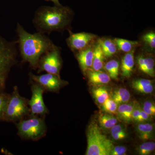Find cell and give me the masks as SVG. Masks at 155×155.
Here are the masks:
<instances>
[{"label":"cell","instance_id":"obj_35","mask_svg":"<svg viewBox=\"0 0 155 155\" xmlns=\"http://www.w3.org/2000/svg\"><path fill=\"white\" fill-rule=\"evenodd\" d=\"M137 61L139 69L142 72L144 67L145 58L143 56H140L137 58Z\"/></svg>","mask_w":155,"mask_h":155},{"label":"cell","instance_id":"obj_24","mask_svg":"<svg viewBox=\"0 0 155 155\" xmlns=\"http://www.w3.org/2000/svg\"><path fill=\"white\" fill-rule=\"evenodd\" d=\"M10 94L3 92L0 93V121L4 120V116Z\"/></svg>","mask_w":155,"mask_h":155},{"label":"cell","instance_id":"obj_21","mask_svg":"<svg viewBox=\"0 0 155 155\" xmlns=\"http://www.w3.org/2000/svg\"><path fill=\"white\" fill-rule=\"evenodd\" d=\"M112 137L116 140H122L127 136L125 128L120 125H116L111 128Z\"/></svg>","mask_w":155,"mask_h":155},{"label":"cell","instance_id":"obj_29","mask_svg":"<svg viewBox=\"0 0 155 155\" xmlns=\"http://www.w3.org/2000/svg\"><path fill=\"white\" fill-rule=\"evenodd\" d=\"M151 84H152L151 80L146 79H139L133 81L131 85L134 88L137 87L146 86Z\"/></svg>","mask_w":155,"mask_h":155},{"label":"cell","instance_id":"obj_36","mask_svg":"<svg viewBox=\"0 0 155 155\" xmlns=\"http://www.w3.org/2000/svg\"><path fill=\"white\" fill-rule=\"evenodd\" d=\"M142 110L150 116H153L155 115V110L150 109L146 107H143Z\"/></svg>","mask_w":155,"mask_h":155},{"label":"cell","instance_id":"obj_3","mask_svg":"<svg viewBox=\"0 0 155 155\" xmlns=\"http://www.w3.org/2000/svg\"><path fill=\"white\" fill-rule=\"evenodd\" d=\"M86 155H110L114 147L112 141L102 132L94 122L89 126L87 133Z\"/></svg>","mask_w":155,"mask_h":155},{"label":"cell","instance_id":"obj_6","mask_svg":"<svg viewBox=\"0 0 155 155\" xmlns=\"http://www.w3.org/2000/svg\"><path fill=\"white\" fill-rule=\"evenodd\" d=\"M17 125L18 135L24 139L38 140L46 134L47 126L44 119L36 116L22 119Z\"/></svg>","mask_w":155,"mask_h":155},{"label":"cell","instance_id":"obj_38","mask_svg":"<svg viewBox=\"0 0 155 155\" xmlns=\"http://www.w3.org/2000/svg\"><path fill=\"white\" fill-rule=\"evenodd\" d=\"M47 1H51V2H53L57 6H61V5H60V2H59V0H47Z\"/></svg>","mask_w":155,"mask_h":155},{"label":"cell","instance_id":"obj_5","mask_svg":"<svg viewBox=\"0 0 155 155\" xmlns=\"http://www.w3.org/2000/svg\"><path fill=\"white\" fill-rule=\"evenodd\" d=\"M28 101L19 94L18 87L15 86L10 95L3 121L16 122L30 114Z\"/></svg>","mask_w":155,"mask_h":155},{"label":"cell","instance_id":"obj_28","mask_svg":"<svg viewBox=\"0 0 155 155\" xmlns=\"http://www.w3.org/2000/svg\"><path fill=\"white\" fill-rule=\"evenodd\" d=\"M128 104H123L119 106L117 108L116 114L117 116L120 119L124 121L125 119V114L127 112V108H128Z\"/></svg>","mask_w":155,"mask_h":155},{"label":"cell","instance_id":"obj_9","mask_svg":"<svg viewBox=\"0 0 155 155\" xmlns=\"http://www.w3.org/2000/svg\"><path fill=\"white\" fill-rule=\"evenodd\" d=\"M30 77L35 83L38 84L45 91H58L65 84L64 81L61 80L60 77L51 73L37 75L31 73Z\"/></svg>","mask_w":155,"mask_h":155},{"label":"cell","instance_id":"obj_14","mask_svg":"<svg viewBox=\"0 0 155 155\" xmlns=\"http://www.w3.org/2000/svg\"><path fill=\"white\" fill-rule=\"evenodd\" d=\"M137 130L139 138L143 141H146L153 137V125L149 123L140 124L137 126Z\"/></svg>","mask_w":155,"mask_h":155},{"label":"cell","instance_id":"obj_15","mask_svg":"<svg viewBox=\"0 0 155 155\" xmlns=\"http://www.w3.org/2000/svg\"><path fill=\"white\" fill-rule=\"evenodd\" d=\"M100 44L104 56L106 58H110L114 55L117 51V47L115 42L110 39H99Z\"/></svg>","mask_w":155,"mask_h":155},{"label":"cell","instance_id":"obj_2","mask_svg":"<svg viewBox=\"0 0 155 155\" xmlns=\"http://www.w3.org/2000/svg\"><path fill=\"white\" fill-rule=\"evenodd\" d=\"M69 11L60 7H45L37 11L34 22L40 32H48L61 29L68 22Z\"/></svg>","mask_w":155,"mask_h":155},{"label":"cell","instance_id":"obj_25","mask_svg":"<svg viewBox=\"0 0 155 155\" xmlns=\"http://www.w3.org/2000/svg\"><path fill=\"white\" fill-rule=\"evenodd\" d=\"M155 143L154 142H147L139 147V154L141 155H149L154 150Z\"/></svg>","mask_w":155,"mask_h":155},{"label":"cell","instance_id":"obj_12","mask_svg":"<svg viewBox=\"0 0 155 155\" xmlns=\"http://www.w3.org/2000/svg\"><path fill=\"white\" fill-rule=\"evenodd\" d=\"M134 50L127 52L122 59L121 64L122 75L124 77L128 78L131 76L134 65Z\"/></svg>","mask_w":155,"mask_h":155},{"label":"cell","instance_id":"obj_10","mask_svg":"<svg viewBox=\"0 0 155 155\" xmlns=\"http://www.w3.org/2000/svg\"><path fill=\"white\" fill-rule=\"evenodd\" d=\"M94 37L92 35L84 32L72 34L68 38L67 42L72 49L81 51L86 48Z\"/></svg>","mask_w":155,"mask_h":155},{"label":"cell","instance_id":"obj_18","mask_svg":"<svg viewBox=\"0 0 155 155\" xmlns=\"http://www.w3.org/2000/svg\"><path fill=\"white\" fill-rule=\"evenodd\" d=\"M130 93L126 89L121 88L114 92L113 95V99L117 104H125L130 99Z\"/></svg>","mask_w":155,"mask_h":155},{"label":"cell","instance_id":"obj_33","mask_svg":"<svg viewBox=\"0 0 155 155\" xmlns=\"http://www.w3.org/2000/svg\"><path fill=\"white\" fill-rule=\"evenodd\" d=\"M134 105L132 104H129L128 108L126 114H125L124 122H129L131 120V115H132V111H133Z\"/></svg>","mask_w":155,"mask_h":155},{"label":"cell","instance_id":"obj_22","mask_svg":"<svg viewBox=\"0 0 155 155\" xmlns=\"http://www.w3.org/2000/svg\"><path fill=\"white\" fill-rule=\"evenodd\" d=\"M93 94L97 101L100 104H103L109 98L107 91L103 87H99L94 90Z\"/></svg>","mask_w":155,"mask_h":155},{"label":"cell","instance_id":"obj_31","mask_svg":"<svg viewBox=\"0 0 155 155\" xmlns=\"http://www.w3.org/2000/svg\"><path fill=\"white\" fill-rule=\"evenodd\" d=\"M137 91L141 93L147 94L151 93L153 91V87L152 84L149 85H146V86L137 87L134 88Z\"/></svg>","mask_w":155,"mask_h":155},{"label":"cell","instance_id":"obj_27","mask_svg":"<svg viewBox=\"0 0 155 155\" xmlns=\"http://www.w3.org/2000/svg\"><path fill=\"white\" fill-rule=\"evenodd\" d=\"M144 41L147 43L152 49L155 47V34L153 32H149L145 35L143 37Z\"/></svg>","mask_w":155,"mask_h":155},{"label":"cell","instance_id":"obj_17","mask_svg":"<svg viewBox=\"0 0 155 155\" xmlns=\"http://www.w3.org/2000/svg\"><path fill=\"white\" fill-rule=\"evenodd\" d=\"M100 126L104 129H111L117 123V119L111 114H101L99 117Z\"/></svg>","mask_w":155,"mask_h":155},{"label":"cell","instance_id":"obj_32","mask_svg":"<svg viewBox=\"0 0 155 155\" xmlns=\"http://www.w3.org/2000/svg\"><path fill=\"white\" fill-rule=\"evenodd\" d=\"M141 109L138 105H134L133 111H132V115H131V119L135 122H137V119L140 114Z\"/></svg>","mask_w":155,"mask_h":155},{"label":"cell","instance_id":"obj_34","mask_svg":"<svg viewBox=\"0 0 155 155\" xmlns=\"http://www.w3.org/2000/svg\"><path fill=\"white\" fill-rule=\"evenodd\" d=\"M149 116L142 109H141L140 114L139 116L137 122H146L149 119Z\"/></svg>","mask_w":155,"mask_h":155},{"label":"cell","instance_id":"obj_4","mask_svg":"<svg viewBox=\"0 0 155 155\" xmlns=\"http://www.w3.org/2000/svg\"><path fill=\"white\" fill-rule=\"evenodd\" d=\"M17 52L14 42L0 35V93L4 92L9 72L17 62Z\"/></svg>","mask_w":155,"mask_h":155},{"label":"cell","instance_id":"obj_16","mask_svg":"<svg viewBox=\"0 0 155 155\" xmlns=\"http://www.w3.org/2000/svg\"><path fill=\"white\" fill-rule=\"evenodd\" d=\"M104 56L100 44L98 43L94 50L92 67L94 70L99 71L103 68Z\"/></svg>","mask_w":155,"mask_h":155},{"label":"cell","instance_id":"obj_26","mask_svg":"<svg viewBox=\"0 0 155 155\" xmlns=\"http://www.w3.org/2000/svg\"><path fill=\"white\" fill-rule=\"evenodd\" d=\"M104 111L110 114H116L118 104L112 99L108 98L103 104Z\"/></svg>","mask_w":155,"mask_h":155},{"label":"cell","instance_id":"obj_1","mask_svg":"<svg viewBox=\"0 0 155 155\" xmlns=\"http://www.w3.org/2000/svg\"><path fill=\"white\" fill-rule=\"evenodd\" d=\"M17 31L22 60L29 63L34 69H36L41 56L54 45L41 32L33 34L28 33L19 23L17 24Z\"/></svg>","mask_w":155,"mask_h":155},{"label":"cell","instance_id":"obj_20","mask_svg":"<svg viewBox=\"0 0 155 155\" xmlns=\"http://www.w3.org/2000/svg\"><path fill=\"white\" fill-rule=\"evenodd\" d=\"M119 63L115 60H111L106 64L105 69L110 78L118 79L119 74Z\"/></svg>","mask_w":155,"mask_h":155},{"label":"cell","instance_id":"obj_11","mask_svg":"<svg viewBox=\"0 0 155 155\" xmlns=\"http://www.w3.org/2000/svg\"><path fill=\"white\" fill-rule=\"evenodd\" d=\"M94 51L91 48L81 50L77 55L78 61L84 73H85L92 66Z\"/></svg>","mask_w":155,"mask_h":155},{"label":"cell","instance_id":"obj_30","mask_svg":"<svg viewBox=\"0 0 155 155\" xmlns=\"http://www.w3.org/2000/svg\"><path fill=\"white\" fill-rule=\"evenodd\" d=\"M127 148L123 146H118L114 147L111 151V155H126Z\"/></svg>","mask_w":155,"mask_h":155},{"label":"cell","instance_id":"obj_8","mask_svg":"<svg viewBox=\"0 0 155 155\" xmlns=\"http://www.w3.org/2000/svg\"><path fill=\"white\" fill-rule=\"evenodd\" d=\"M31 97L28 101V105L31 116H45L48 113V110L44 101L45 90L40 85L36 83L31 86Z\"/></svg>","mask_w":155,"mask_h":155},{"label":"cell","instance_id":"obj_23","mask_svg":"<svg viewBox=\"0 0 155 155\" xmlns=\"http://www.w3.org/2000/svg\"><path fill=\"white\" fill-rule=\"evenodd\" d=\"M154 61L151 58H145L144 67L142 72L151 77L155 76Z\"/></svg>","mask_w":155,"mask_h":155},{"label":"cell","instance_id":"obj_19","mask_svg":"<svg viewBox=\"0 0 155 155\" xmlns=\"http://www.w3.org/2000/svg\"><path fill=\"white\" fill-rule=\"evenodd\" d=\"M114 42L119 50L125 52H129L137 45V42L131 41L122 38H115Z\"/></svg>","mask_w":155,"mask_h":155},{"label":"cell","instance_id":"obj_37","mask_svg":"<svg viewBox=\"0 0 155 155\" xmlns=\"http://www.w3.org/2000/svg\"><path fill=\"white\" fill-rule=\"evenodd\" d=\"M143 107H146L150 109L155 110V106L154 104L150 101H147L143 104Z\"/></svg>","mask_w":155,"mask_h":155},{"label":"cell","instance_id":"obj_7","mask_svg":"<svg viewBox=\"0 0 155 155\" xmlns=\"http://www.w3.org/2000/svg\"><path fill=\"white\" fill-rule=\"evenodd\" d=\"M61 67L60 54L55 46L43 55L39 62L38 72L45 71L47 73L60 76Z\"/></svg>","mask_w":155,"mask_h":155},{"label":"cell","instance_id":"obj_13","mask_svg":"<svg viewBox=\"0 0 155 155\" xmlns=\"http://www.w3.org/2000/svg\"><path fill=\"white\" fill-rule=\"evenodd\" d=\"M87 75L89 81L94 85L107 84L111 80L107 74L100 70H89Z\"/></svg>","mask_w":155,"mask_h":155}]
</instances>
